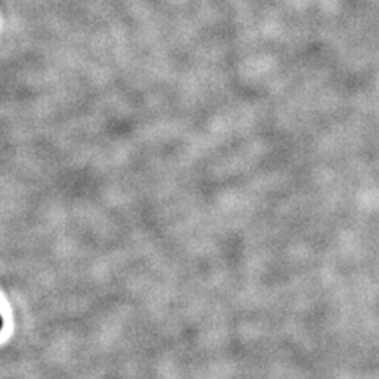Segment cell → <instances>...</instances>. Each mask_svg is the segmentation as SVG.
Wrapping results in <instances>:
<instances>
[{"label":"cell","mask_w":379,"mask_h":379,"mask_svg":"<svg viewBox=\"0 0 379 379\" xmlns=\"http://www.w3.org/2000/svg\"><path fill=\"white\" fill-rule=\"evenodd\" d=\"M2 326H4V319H2V316H0V331H2Z\"/></svg>","instance_id":"obj_1"}]
</instances>
